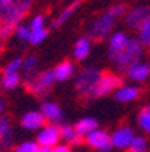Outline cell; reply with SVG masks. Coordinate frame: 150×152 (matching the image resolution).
Listing matches in <instances>:
<instances>
[{"instance_id":"6da1fadb","label":"cell","mask_w":150,"mask_h":152,"mask_svg":"<svg viewBox=\"0 0 150 152\" xmlns=\"http://www.w3.org/2000/svg\"><path fill=\"white\" fill-rule=\"evenodd\" d=\"M54 81H56V77H54L53 69H47L42 72H33L30 75H26L24 89H26V92L32 94L36 98H45L51 92Z\"/></svg>"},{"instance_id":"7a4b0ae2","label":"cell","mask_w":150,"mask_h":152,"mask_svg":"<svg viewBox=\"0 0 150 152\" xmlns=\"http://www.w3.org/2000/svg\"><path fill=\"white\" fill-rule=\"evenodd\" d=\"M143 57V44L137 38H128L126 45L122 48V51L113 59L116 66L120 72H126L134 63L140 62Z\"/></svg>"},{"instance_id":"3957f363","label":"cell","mask_w":150,"mask_h":152,"mask_svg":"<svg viewBox=\"0 0 150 152\" xmlns=\"http://www.w3.org/2000/svg\"><path fill=\"white\" fill-rule=\"evenodd\" d=\"M30 8H32L30 0H17L8 18L3 23H0V39L3 41L15 32V27L29 15Z\"/></svg>"},{"instance_id":"277c9868","label":"cell","mask_w":150,"mask_h":152,"mask_svg":"<svg viewBox=\"0 0 150 152\" xmlns=\"http://www.w3.org/2000/svg\"><path fill=\"white\" fill-rule=\"evenodd\" d=\"M101 72L102 71L96 68H86L78 74L75 80V91L84 101H90V95L101 77Z\"/></svg>"},{"instance_id":"5b68a950","label":"cell","mask_w":150,"mask_h":152,"mask_svg":"<svg viewBox=\"0 0 150 152\" xmlns=\"http://www.w3.org/2000/svg\"><path fill=\"white\" fill-rule=\"evenodd\" d=\"M114 21L116 18L107 11L104 14H101L93 23L92 26L89 27L87 30V38L93 42H99L102 39H105L107 36L110 35V32L113 30V26H114Z\"/></svg>"},{"instance_id":"8992f818","label":"cell","mask_w":150,"mask_h":152,"mask_svg":"<svg viewBox=\"0 0 150 152\" xmlns=\"http://www.w3.org/2000/svg\"><path fill=\"white\" fill-rule=\"evenodd\" d=\"M122 84H123V78L120 75H117L111 71H102L101 77H99V80L95 86V89L90 95V99H96V98L108 95L113 91L119 89Z\"/></svg>"},{"instance_id":"52a82bcc","label":"cell","mask_w":150,"mask_h":152,"mask_svg":"<svg viewBox=\"0 0 150 152\" xmlns=\"http://www.w3.org/2000/svg\"><path fill=\"white\" fill-rule=\"evenodd\" d=\"M84 142L87 143L90 148L98 149L99 152H110L113 145H111V136L105 131V129H93L87 136H86Z\"/></svg>"},{"instance_id":"ba28073f","label":"cell","mask_w":150,"mask_h":152,"mask_svg":"<svg viewBox=\"0 0 150 152\" xmlns=\"http://www.w3.org/2000/svg\"><path fill=\"white\" fill-rule=\"evenodd\" d=\"M14 146L12 121L8 115H0V152L9 151Z\"/></svg>"},{"instance_id":"9c48e42d","label":"cell","mask_w":150,"mask_h":152,"mask_svg":"<svg viewBox=\"0 0 150 152\" xmlns=\"http://www.w3.org/2000/svg\"><path fill=\"white\" fill-rule=\"evenodd\" d=\"M62 139L60 136V129H59V125L56 124H50V125H45V128H42L41 131L38 133L36 136V143L39 146H48V148H53L59 143V140Z\"/></svg>"},{"instance_id":"30bf717a","label":"cell","mask_w":150,"mask_h":152,"mask_svg":"<svg viewBox=\"0 0 150 152\" xmlns=\"http://www.w3.org/2000/svg\"><path fill=\"white\" fill-rule=\"evenodd\" d=\"M126 24L134 30H138L140 26L150 17V8L149 6H138V8H132L131 11H128L126 14Z\"/></svg>"},{"instance_id":"8fae6325","label":"cell","mask_w":150,"mask_h":152,"mask_svg":"<svg viewBox=\"0 0 150 152\" xmlns=\"http://www.w3.org/2000/svg\"><path fill=\"white\" fill-rule=\"evenodd\" d=\"M134 137H135V134L131 126H120L111 136V145L119 149H128V146L131 145Z\"/></svg>"},{"instance_id":"7c38bea8","label":"cell","mask_w":150,"mask_h":152,"mask_svg":"<svg viewBox=\"0 0 150 152\" xmlns=\"http://www.w3.org/2000/svg\"><path fill=\"white\" fill-rule=\"evenodd\" d=\"M47 119L45 116L39 112H27L23 118H21V126L26 129H39L42 126H45Z\"/></svg>"},{"instance_id":"4fadbf2b","label":"cell","mask_w":150,"mask_h":152,"mask_svg":"<svg viewBox=\"0 0 150 152\" xmlns=\"http://www.w3.org/2000/svg\"><path fill=\"white\" fill-rule=\"evenodd\" d=\"M59 129H60V136L62 139H65L71 146H80L84 143V137L80 136L75 131V126L69 125V124H59Z\"/></svg>"},{"instance_id":"5bb4252c","label":"cell","mask_w":150,"mask_h":152,"mask_svg":"<svg viewBox=\"0 0 150 152\" xmlns=\"http://www.w3.org/2000/svg\"><path fill=\"white\" fill-rule=\"evenodd\" d=\"M141 95V89L137 86H120L119 89H116L114 98L119 102H131L134 99H137Z\"/></svg>"},{"instance_id":"9a60e30c","label":"cell","mask_w":150,"mask_h":152,"mask_svg":"<svg viewBox=\"0 0 150 152\" xmlns=\"http://www.w3.org/2000/svg\"><path fill=\"white\" fill-rule=\"evenodd\" d=\"M126 42H128V36L125 33H122V32H117V33L110 36V41H108V56H110L111 60L122 51V48L126 45Z\"/></svg>"},{"instance_id":"2e32d148","label":"cell","mask_w":150,"mask_h":152,"mask_svg":"<svg viewBox=\"0 0 150 152\" xmlns=\"http://www.w3.org/2000/svg\"><path fill=\"white\" fill-rule=\"evenodd\" d=\"M41 113L51 124H62V108L56 102H44L41 105Z\"/></svg>"},{"instance_id":"e0dca14e","label":"cell","mask_w":150,"mask_h":152,"mask_svg":"<svg viewBox=\"0 0 150 152\" xmlns=\"http://www.w3.org/2000/svg\"><path fill=\"white\" fill-rule=\"evenodd\" d=\"M128 77L131 80H137V81H144L149 75H150V63H141L137 62L132 66L126 71Z\"/></svg>"},{"instance_id":"ac0fdd59","label":"cell","mask_w":150,"mask_h":152,"mask_svg":"<svg viewBox=\"0 0 150 152\" xmlns=\"http://www.w3.org/2000/svg\"><path fill=\"white\" fill-rule=\"evenodd\" d=\"M53 71H54V77H56L57 81H68L74 75L75 66H74V63L71 60H63V62H60L57 65Z\"/></svg>"},{"instance_id":"d6986e66","label":"cell","mask_w":150,"mask_h":152,"mask_svg":"<svg viewBox=\"0 0 150 152\" xmlns=\"http://www.w3.org/2000/svg\"><path fill=\"white\" fill-rule=\"evenodd\" d=\"M83 2H84V0H74L72 3H69L65 9L62 11V14L53 21V23H51V27H53V29H59L62 24H65L66 21L69 20V17H71L78 8H80V5H81Z\"/></svg>"},{"instance_id":"ffe728a7","label":"cell","mask_w":150,"mask_h":152,"mask_svg":"<svg viewBox=\"0 0 150 152\" xmlns=\"http://www.w3.org/2000/svg\"><path fill=\"white\" fill-rule=\"evenodd\" d=\"M74 126H75V131H77L80 136L86 137L90 131L96 129V128L99 126V124H98V121H96V119H93V118H84V119L78 121Z\"/></svg>"},{"instance_id":"44dd1931","label":"cell","mask_w":150,"mask_h":152,"mask_svg":"<svg viewBox=\"0 0 150 152\" xmlns=\"http://www.w3.org/2000/svg\"><path fill=\"white\" fill-rule=\"evenodd\" d=\"M20 81H21V77H20L18 71L3 72L2 77H0V86H2L5 91H12V89H15L17 86L20 84Z\"/></svg>"},{"instance_id":"7402d4cb","label":"cell","mask_w":150,"mask_h":152,"mask_svg":"<svg viewBox=\"0 0 150 152\" xmlns=\"http://www.w3.org/2000/svg\"><path fill=\"white\" fill-rule=\"evenodd\" d=\"M90 54V39L89 38H80L75 42L74 47V56L77 60H84Z\"/></svg>"},{"instance_id":"603a6c76","label":"cell","mask_w":150,"mask_h":152,"mask_svg":"<svg viewBox=\"0 0 150 152\" xmlns=\"http://www.w3.org/2000/svg\"><path fill=\"white\" fill-rule=\"evenodd\" d=\"M36 66H38V57L30 54L23 60V63H21V71H23L26 75H30V74L35 72Z\"/></svg>"},{"instance_id":"cb8c5ba5","label":"cell","mask_w":150,"mask_h":152,"mask_svg":"<svg viewBox=\"0 0 150 152\" xmlns=\"http://www.w3.org/2000/svg\"><path fill=\"white\" fill-rule=\"evenodd\" d=\"M129 152H147V142L141 136H135L131 142V145L128 146Z\"/></svg>"},{"instance_id":"d4e9b609","label":"cell","mask_w":150,"mask_h":152,"mask_svg":"<svg viewBox=\"0 0 150 152\" xmlns=\"http://www.w3.org/2000/svg\"><path fill=\"white\" fill-rule=\"evenodd\" d=\"M48 36V30L45 27H41L36 30H30V36H29V42L32 45H38L39 42H42Z\"/></svg>"},{"instance_id":"484cf974","label":"cell","mask_w":150,"mask_h":152,"mask_svg":"<svg viewBox=\"0 0 150 152\" xmlns=\"http://www.w3.org/2000/svg\"><path fill=\"white\" fill-rule=\"evenodd\" d=\"M138 125H140V128L143 129V131L150 133V110H149V107L143 108V110L140 112V115H138Z\"/></svg>"},{"instance_id":"4316f807","label":"cell","mask_w":150,"mask_h":152,"mask_svg":"<svg viewBox=\"0 0 150 152\" xmlns=\"http://www.w3.org/2000/svg\"><path fill=\"white\" fill-rule=\"evenodd\" d=\"M140 41L143 45H150V17L140 26Z\"/></svg>"},{"instance_id":"83f0119b","label":"cell","mask_w":150,"mask_h":152,"mask_svg":"<svg viewBox=\"0 0 150 152\" xmlns=\"http://www.w3.org/2000/svg\"><path fill=\"white\" fill-rule=\"evenodd\" d=\"M15 2L17 0H0V23H3L8 18V15L11 14Z\"/></svg>"},{"instance_id":"f1b7e54d","label":"cell","mask_w":150,"mask_h":152,"mask_svg":"<svg viewBox=\"0 0 150 152\" xmlns=\"http://www.w3.org/2000/svg\"><path fill=\"white\" fill-rule=\"evenodd\" d=\"M39 149V145L35 142H24L14 148V152H36Z\"/></svg>"},{"instance_id":"f546056e","label":"cell","mask_w":150,"mask_h":152,"mask_svg":"<svg viewBox=\"0 0 150 152\" xmlns=\"http://www.w3.org/2000/svg\"><path fill=\"white\" fill-rule=\"evenodd\" d=\"M21 41H29V36H30V27L26 26V24H18L15 27V32H14Z\"/></svg>"},{"instance_id":"4dcf8cb0","label":"cell","mask_w":150,"mask_h":152,"mask_svg":"<svg viewBox=\"0 0 150 152\" xmlns=\"http://www.w3.org/2000/svg\"><path fill=\"white\" fill-rule=\"evenodd\" d=\"M108 12L114 17V18H119V17H123L126 14V6L123 3H119V5H114L108 9Z\"/></svg>"},{"instance_id":"1f68e13d","label":"cell","mask_w":150,"mask_h":152,"mask_svg":"<svg viewBox=\"0 0 150 152\" xmlns=\"http://www.w3.org/2000/svg\"><path fill=\"white\" fill-rule=\"evenodd\" d=\"M44 23H45V15H36L32 21H30V30H36V29H41V27H44Z\"/></svg>"},{"instance_id":"d6a6232c","label":"cell","mask_w":150,"mask_h":152,"mask_svg":"<svg viewBox=\"0 0 150 152\" xmlns=\"http://www.w3.org/2000/svg\"><path fill=\"white\" fill-rule=\"evenodd\" d=\"M21 63H23V60L21 59H14V60H11L6 66H5V69H3V72H14V71H20L21 69Z\"/></svg>"},{"instance_id":"836d02e7","label":"cell","mask_w":150,"mask_h":152,"mask_svg":"<svg viewBox=\"0 0 150 152\" xmlns=\"http://www.w3.org/2000/svg\"><path fill=\"white\" fill-rule=\"evenodd\" d=\"M53 152H72L71 151V148L69 146H66V145H56V146H53Z\"/></svg>"},{"instance_id":"e575fe53","label":"cell","mask_w":150,"mask_h":152,"mask_svg":"<svg viewBox=\"0 0 150 152\" xmlns=\"http://www.w3.org/2000/svg\"><path fill=\"white\" fill-rule=\"evenodd\" d=\"M36 152H53V148H48V146H39V149Z\"/></svg>"},{"instance_id":"d590c367","label":"cell","mask_w":150,"mask_h":152,"mask_svg":"<svg viewBox=\"0 0 150 152\" xmlns=\"http://www.w3.org/2000/svg\"><path fill=\"white\" fill-rule=\"evenodd\" d=\"M5 112V99L2 96V94H0V115H2Z\"/></svg>"},{"instance_id":"8d00e7d4","label":"cell","mask_w":150,"mask_h":152,"mask_svg":"<svg viewBox=\"0 0 150 152\" xmlns=\"http://www.w3.org/2000/svg\"><path fill=\"white\" fill-rule=\"evenodd\" d=\"M2 53H3V41L0 39V54H2Z\"/></svg>"},{"instance_id":"74e56055","label":"cell","mask_w":150,"mask_h":152,"mask_svg":"<svg viewBox=\"0 0 150 152\" xmlns=\"http://www.w3.org/2000/svg\"><path fill=\"white\" fill-rule=\"evenodd\" d=\"M149 110H150V105H149Z\"/></svg>"},{"instance_id":"f35d334b","label":"cell","mask_w":150,"mask_h":152,"mask_svg":"<svg viewBox=\"0 0 150 152\" xmlns=\"http://www.w3.org/2000/svg\"><path fill=\"white\" fill-rule=\"evenodd\" d=\"M149 47H150V45H149Z\"/></svg>"}]
</instances>
